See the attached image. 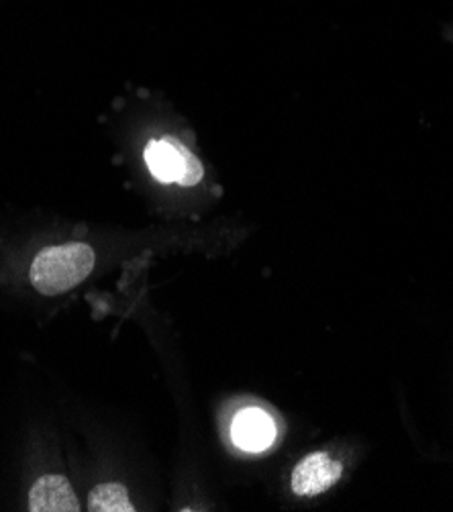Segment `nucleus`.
Segmentation results:
<instances>
[{"label":"nucleus","instance_id":"1","mask_svg":"<svg viewBox=\"0 0 453 512\" xmlns=\"http://www.w3.org/2000/svg\"><path fill=\"white\" fill-rule=\"evenodd\" d=\"M94 270V251L86 243H66L45 247L31 264V284L43 296H58L80 282Z\"/></svg>","mask_w":453,"mask_h":512},{"label":"nucleus","instance_id":"2","mask_svg":"<svg viewBox=\"0 0 453 512\" xmlns=\"http://www.w3.org/2000/svg\"><path fill=\"white\" fill-rule=\"evenodd\" d=\"M145 162L151 176L164 184L196 186L205 174L200 160L176 137L149 141L145 147Z\"/></svg>","mask_w":453,"mask_h":512},{"label":"nucleus","instance_id":"3","mask_svg":"<svg viewBox=\"0 0 453 512\" xmlns=\"http://www.w3.org/2000/svg\"><path fill=\"white\" fill-rule=\"evenodd\" d=\"M343 476V466L325 451L307 455L294 468L290 488L296 496H319L335 486Z\"/></svg>","mask_w":453,"mask_h":512},{"label":"nucleus","instance_id":"4","mask_svg":"<svg viewBox=\"0 0 453 512\" xmlns=\"http://www.w3.org/2000/svg\"><path fill=\"white\" fill-rule=\"evenodd\" d=\"M231 439L243 451H264L276 439V423L262 408H243L231 423Z\"/></svg>","mask_w":453,"mask_h":512},{"label":"nucleus","instance_id":"5","mask_svg":"<svg viewBox=\"0 0 453 512\" xmlns=\"http://www.w3.org/2000/svg\"><path fill=\"white\" fill-rule=\"evenodd\" d=\"M31 512H78V496L66 476H41L29 492Z\"/></svg>","mask_w":453,"mask_h":512},{"label":"nucleus","instance_id":"6","mask_svg":"<svg viewBox=\"0 0 453 512\" xmlns=\"http://www.w3.org/2000/svg\"><path fill=\"white\" fill-rule=\"evenodd\" d=\"M88 510L90 512H133V504L129 500L127 488L111 482V484H98L88 496Z\"/></svg>","mask_w":453,"mask_h":512}]
</instances>
